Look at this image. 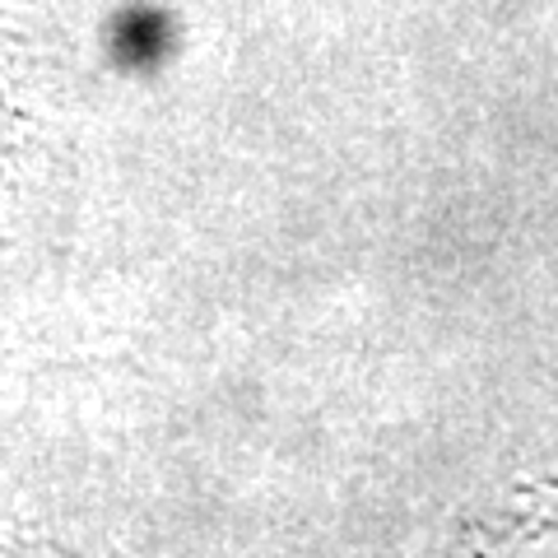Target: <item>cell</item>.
<instances>
[{
	"label": "cell",
	"mask_w": 558,
	"mask_h": 558,
	"mask_svg": "<svg viewBox=\"0 0 558 558\" xmlns=\"http://www.w3.org/2000/svg\"><path fill=\"white\" fill-rule=\"evenodd\" d=\"M112 47L121 61L131 65H145L163 51V20L159 14H126L117 28H112Z\"/></svg>",
	"instance_id": "1"
}]
</instances>
